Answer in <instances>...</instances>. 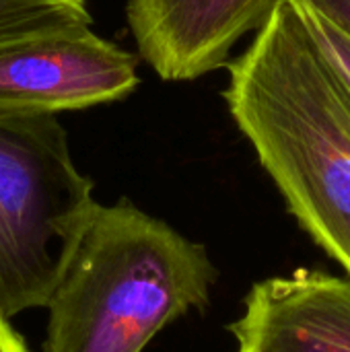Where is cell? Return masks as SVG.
Here are the masks:
<instances>
[{"mask_svg":"<svg viewBox=\"0 0 350 352\" xmlns=\"http://www.w3.org/2000/svg\"><path fill=\"white\" fill-rule=\"evenodd\" d=\"M56 116H0V311L45 307L93 206Z\"/></svg>","mask_w":350,"mask_h":352,"instance_id":"obj_3","label":"cell"},{"mask_svg":"<svg viewBox=\"0 0 350 352\" xmlns=\"http://www.w3.org/2000/svg\"><path fill=\"white\" fill-rule=\"evenodd\" d=\"M322 12L330 23L342 29L350 37V0H301Z\"/></svg>","mask_w":350,"mask_h":352,"instance_id":"obj_9","label":"cell"},{"mask_svg":"<svg viewBox=\"0 0 350 352\" xmlns=\"http://www.w3.org/2000/svg\"><path fill=\"white\" fill-rule=\"evenodd\" d=\"M138 58L91 29L0 50V116H56L128 97Z\"/></svg>","mask_w":350,"mask_h":352,"instance_id":"obj_4","label":"cell"},{"mask_svg":"<svg viewBox=\"0 0 350 352\" xmlns=\"http://www.w3.org/2000/svg\"><path fill=\"white\" fill-rule=\"evenodd\" d=\"M0 352H31L23 336L10 326V320L0 311Z\"/></svg>","mask_w":350,"mask_h":352,"instance_id":"obj_10","label":"cell"},{"mask_svg":"<svg viewBox=\"0 0 350 352\" xmlns=\"http://www.w3.org/2000/svg\"><path fill=\"white\" fill-rule=\"evenodd\" d=\"M272 0H128L140 56L165 80H194L227 64Z\"/></svg>","mask_w":350,"mask_h":352,"instance_id":"obj_6","label":"cell"},{"mask_svg":"<svg viewBox=\"0 0 350 352\" xmlns=\"http://www.w3.org/2000/svg\"><path fill=\"white\" fill-rule=\"evenodd\" d=\"M223 97L289 212L350 278V101L293 0H272Z\"/></svg>","mask_w":350,"mask_h":352,"instance_id":"obj_1","label":"cell"},{"mask_svg":"<svg viewBox=\"0 0 350 352\" xmlns=\"http://www.w3.org/2000/svg\"><path fill=\"white\" fill-rule=\"evenodd\" d=\"M293 2L320 56L324 58L326 66L330 68V72L334 74V78L338 80V85L342 87L344 95L350 101V37L309 4L301 0H293Z\"/></svg>","mask_w":350,"mask_h":352,"instance_id":"obj_8","label":"cell"},{"mask_svg":"<svg viewBox=\"0 0 350 352\" xmlns=\"http://www.w3.org/2000/svg\"><path fill=\"white\" fill-rule=\"evenodd\" d=\"M227 330L237 352H350V278L299 268L260 280Z\"/></svg>","mask_w":350,"mask_h":352,"instance_id":"obj_5","label":"cell"},{"mask_svg":"<svg viewBox=\"0 0 350 352\" xmlns=\"http://www.w3.org/2000/svg\"><path fill=\"white\" fill-rule=\"evenodd\" d=\"M206 248L122 198L95 204L47 299L43 352H142L210 305Z\"/></svg>","mask_w":350,"mask_h":352,"instance_id":"obj_2","label":"cell"},{"mask_svg":"<svg viewBox=\"0 0 350 352\" xmlns=\"http://www.w3.org/2000/svg\"><path fill=\"white\" fill-rule=\"evenodd\" d=\"M87 0H0V50L89 29Z\"/></svg>","mask_w":350,"mask_h":352,"instance_id":"obj_7","label":"cell"}]
</instances>
